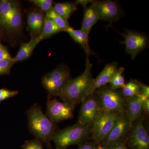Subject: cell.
I'll use <instances>...</instances> for the list:
<instances>
[{
  "label": "cell",
  "instance_id": "cell-34",
  "mask_svg": "<svg viewBox=\"0 0 149 149\" xmlns=\"http://www.w3.org/2000/svg\"><path fill=\"white\" fill-rule=\"evenodd\" d=\"M141 92L140 94L146 97L149 98V87L148 85L141 83Z\"/></svg>",
  "mask_w": 149,
  "mask_h": 149
},
{
  "label": "cell",
  "instance_id": "cell-31",
  "mask_svg": "<svg viewBox=\"0 0 149 149\" xmlns=\"http://www.w3.org/2000/svg\"><path fill=\"white\" fill-rule=\"evenodd\" d=\"M137 96L142 100L143 106L144 111L148 114L149 112V99L141 94L137 95Z\"/></svg>",
  "mask_w": 149,
  "mask_h": 149
},
{
  "label": "cell",
  "instance_id": "cell-28",
  "mask_svg": "<svg viewBox=\"0 0 149 149\" xmlns=\"http://www.w3.org/2000/svg\"><path fill=\"white\" fill-rule=\"evenodd\" d=\"M43 143L35 138L32 140L27 141L22 146V149H44Z\"/></svg>",
  "mask_w": 149,
  "mask_h": 149
},
{
  "label": "cell",
  "instance_id": "cell-19",
  "mask_svg": "<svg viewBox=\"0 0 149 149\" xmlns=\"http://www.w3.org/2000/svg\"><path fill=\"white\" fill-rule=\"evenodd\" d=\"M17 3L15 1H0V27L5 28Z\"/></svg>",
  "mask_w": 149,
  "mask_h": 149
},
{
  "label": "cell",
  "instance_id": "cell-16",
  "mask_svg": "<svg viewBox=\"0 0 149 149\" xmlns=\"http://www.w3.org/2000/svg\"><path fill=\"white\" fill-rule=\"evenodd\" d=\"M99 19L98 15L95 6V1H94L91 5L85 9L81 30L89 35L93 26Z\"/></svg>",
  "mask_w": 149,
  "mask_h": 149
},
{
  "label": "cell",
  "instance_id": "cell-15",
  "mask_svg": "<svg viewBox=\"0 0 149 149\" xmlns=\"http://www.w3.org/2000/svg\"><path fill=\"white\" fill-rule=\"evenodd\" d=\"M45 17L42 12L35 10L30 12L27 16V23L33 36H38L42 30Z\"/></svg>",
  "mask_w": 149,
  "mask_h": 149
},
{
  "label": "cell",
  "instance_id": "cell-27",
  "mask_svg": "<svg viewBox=\"0 0 149 149\" xmlns=\"http://www.w3.org/2000/svg\"><path fill=\"white\" fill-rule=\"evenodd\" d=\"M30 2L39 8L42 11L47 13L52 7V0H31Z\"/></svg>",
  "mask_w": 149,
  "mask_h": 149
},
{
  "label": "cell",
  "instance_id": "cell-3",
  "mask_svg": "<svg viewBox=\"0 0 149 149\" xmlns=\"http://www.w3.org/2000/svg\"><path fill=\"white\" fill-rule=\"evenodd\" d=\"M91 134V127L77 123L56 131L52 141L56 149H66L70 146L82 143Z\"/></svg>",
  "mask_w": 149,
  "mask_h": 149
},
{
  "label": "cell",
  "instance_id": "cell-23",
  "mask_svg": "<svg viewBox=\"0 0 149 149\" xmlns=\"http://www.w3.org/2000/svg\"><path fill=\"white\" fill-rule=\"evenodd\" d=\"M121 92L125 98L137 95L141 93V83L137 80H131L125 84Z\"/></svg>",
  "mask_w": 149,
  "mask_h": 149
},
{
  "label": "cell",
  "instance_id": "cell-25",
  "mask_svg": "<svg viewBox=\"0 0 149 149\" xmlns=\"http://www.w3.org/2000/svg\"><path fill=\"white\" fill-rule=\"evenodd\" d=\"M124 71V68H118L110 81L109 85L112 88L114 89H122L124 87L125 85V78L123 75Z\"/></svg>",
  "mask_w": 149,
  "mask_h": 149
},
{
  "label": "cell",
  "instance_id": "cell-33",
  "mask_svg": "<svg viewBox=\"0 0 149 149\" xmlns=\"http://www.w3.org/2000/svg\"><path fill=\"white\" fill-rule=\"evenodd\" d=\"M101 148L102 149H128L125 143L113 144L108 146Z\"/></svg>",
  "mask_w": 149,
  "mask_h": 149
},
{
  "label": "cell",
  "instance_id": "cell-36",
  "mask_svg": "<svg viewBox=\"0 0 149 149\" xmlns=\"http://www.w3.org/2000/svg\"><path fill=\"white\" fill-rule=\"evenodd\" d=\"M97 149H102V148H101L100 146H98V145H97Z\"/></svg>",
  "mask_w": 149,
  "mask_h": 149
},
{
  "label": "cell",
  "instance_id": "cell-9",
  "mask_svg": "<svg viewBox=\"0 0 149 149\" xmlns=\"http://www.w3.org/2000/svg\"><path fill=\"white\" fill-rule=\"evenodd\" d=\"M75 107L56 99L48 97L47 102L46 115L54 123L71 119L73 117Z\"/></svg>",
  "mask_w": 149,
  "mask_h": 149
},
{
  "label": "cell",
  "instance_id": "cell-11",
  "mask_svg": "<svg viewBox=\"0 0 149 149\" xmlns=\"http://www.w3.org/2000/svg\"><path fill=\"white\" fill-rule=\"evenodd\" d=\"M100 109L98 101L94 93L88 96L82 102L77 123L91 128Z\"/></svg>",
  "mask_w": 149,
  "mask_h": 149
},
{
  "label": "cell",
  "instance_id": "cell-30",
  "mask_svg": "<svg viewBox=\"0 0 149 149\" xmlns=\"http://www.w3.org/2000/svg\"><path fill=\"white\" fill-rule=\"evenodd\" d=\"M13 58L5 46L0 44V61Z\"/></svg>",
  "mask_w": 149,
  "mask_h": 149
},
{
  "label": "cell",
  "instance_id": "cell-2",
  "mask_svg": "<svg viewBox=\"0 0 149 149\" xmlns=\"http://www.w3.org/2000/svg\"><path fill=\"white\" fill-rule=\"evenodd\" d=\"M27 113L28 128L30 133L48 148H52L51 142L56 129L55 123L43 113L38 104H33Z\"/></svg>",
  "mask_w": 149,
  "mask_h": 149
},
{
  "label": "cell",
  "instance_id": "cell-20",
  "mask_svg": "<svg viewBox=\"0 0 149 149\" xmlns=\"http://www.w3.org/2000/svg\"><path fill=\"white\" fill-rule=\"evenodd\" d=\"M22 14L20 6L17 3L5 28L11 32H17L21 27Z\"/></svg>",
  "mask_w": 149,
  "mask_h": 149
},
{
  "label": "cell",
  "instance_id": "cell-14",
  "mask_svg": "<svg viewBox=\"0 0 149 149\" xmlns=\"http://www.w3.org/2000/svg\"><path fill=\"white\" fill-rule=\"evenodd\" d=\"M143 111V102L138 96L125 98V112L131 126Z\"/></svg>",
  "mask_w": 149,
  "mask_h": 149
},
{
  "label": "cell",
  "instance_id": "cell-10",
  "mask_svg": "<svg viewBox=\"0 0 149 149\" xmlns=\"http://www.w3.org/2000/svg\"><path fill=\"white\" fill-rule=\"evenodd\" d=\"M125 34H122L124 37L123 43L125 50L131 58L134 59L142 51L148 47L149 45L148 37L144 33L125 29Z\"/></svg>",
  "mask_w": 149,
  "mask_h": 149
},
{
  "label": "cell",
  "instance_id": "cell-24",
  "mask_svg": "<svg viewBox=\"0 0 149 149\" xmlns=\"http://www.w3.org/2000/svg\"><path fill=\"white\" fill-rule=\"evenodd\" d=\"M46 15L49 17L61 30L62 32H65L70 26L68 19H65L55 11L53 7H52Z\"/></svg>",
  "mask_w": 149,
  "mask_h": 149
},
{
  "label": "cell",
  "instance_id": "cell-29",
  "mask_svg": "<svg viewBox=\"0 0 149 149\" xmlns=\"http://www.w3.org/2000/svg\"><path fill=\"white\" fill-rule=\"evenodd\" d=\"M18 94L17 91H11L6 88L0 89V103L7 99L15 97Z\"/></svg>",
  "mask_w": 149,
  "mask_h": 149
},
{
  "label": "cell",
  "instance_id": "cell-6",
  "mask_svg": "<svg viewBox=\"0 0 149 149\" xmlns=\"http://www.w3.org/2000/svg\"><path fill=\"white\" fill-rule=\"evenodd\" d=\"M119 113L111 112L100 109L91 128V139L98 145L110 132Z\"/></svg>",
  "mask_w": 149,
  "mask_h": 149
},
{
  "label": "cell",
  "instance_id": "cell-8",
  "mask_svg": "<svg viewBox=\"0 0 149 149\" xmlns=\"http://www.w3.org/2000/svg\"><path fill=\"white\" fill-rule=\"evenodd\" d=\"M145 118L141 116L130 128L126 141L131 149H149V137L144 126Z\"/></svg>",
  "mask_w": 149,
  "mask_h": 149
},
{
  "label": "cell",
  "instance_id": "cell-12",
  "mask_svg": "<svg viewBox=\"0 0 149 149\" xmlns=\"http://www.w3.org/2000/svg\"><path fill=\"white\" fill-rule=\"evenodd\" d=\"M95 6L100 19L110 22H116L123 15L120 6L115 1H95Z\"/></svg>",
  "mask_w": 149,
  "mask_h": 149
},
{
  "label": "cell",
  "instance_id": "cell-21",
  "mask_svg": "<svg viewBox=\"0 0 149 149\" xmlns=\"http://www.w3.org/2000/svg\"><path fill=\"white\" fill-rule=\"evenodd\" d=\"M75 3L64 2L56 3L53 8L60 15L66 19L70 17L72 14L77 10Z\"/></svg>",
  "mask_w": 149,
  "mask_h": 149
},
{
  "label": "cell",
  "instance_id": "cell-4",
  "mask_svg": "<svg viewBox=\"0 0 149 149\" xmlns=\"http://www.w3.org/2000/svg\"><path fill=\"white\" fill-rule=\"evenodd\" d=\"M94 94L98 101L101 109L111 112L125 111V98L120 90L106 85L96 90Z\"/></svg>",
  "mask_w": 149,
  "mask_h": 149
},
{
  "label": "cell",
  "instance_id": "cell-18",
  "mask_svg": "<svg viewBox=\"0 0 149 149\" xmlns=\"http://www.w3.org/2000/svg\"><path fill=\"white\" fill-rule=\"evenodd\" d=\"M41 41L39 36H33L29 42L23 44L16 56L13 58L15 63L22 61L29 57L35 47Z\"/></svg>",
  "mask_w": 149,
  "mask_h": 149
},
{
  "label": "cell",
  "instance_id": "cell-13",
  "mask_svg": "<svg viewBox=\"0 0 149 149\" xmlns=\"http://www.w3.org/2000/svg\"><path fill=\"white\" fill-rule=\"evenodd\" d=\"M118 66V63L116 61L107 64L97 77L93 79L86 97L93 95L96 90L109 83L113 75L117 70Z\"/></svg>",
  "mask_w": 149,
  "mask_h": 149
},
{
  "label": "cell",
  "instance_id": "cell-5",
  "mask_svg": "<svg viewBox=\"0 0 149 149\" xmlns=\"http://www.w3.org/2000/svg\"><path fill=\"white\" fill-rule=\"evenodd\" d=\"M71 79L68 67L61 65L43 76L42 83L49 96L58 97L68 81Z\"/></svg>",
  "mask_w": 149,
  "mask_h": 149
},
{
  "label": "cell",
  "instance_id": "cell-26",
  "mask_svg": "<svg viewBox=\"0 0 149 149\" xmlns=\"http://www.w3.org/2000/svg\"><path fill=\"white\" fill-rule=\"evenodd\" d=\"M15 63L13 58L0 61V75L9 74L11 68Z\"/></svg>",
  "mask_w": 149,
  "mask_h": 149
},
{
  "label": "cell",
  "instance_id": "cell-35",
  "mask_svg": "<svg viewBox=\"0 0 149 149\" xmlns=\"http://www.w3.org/2000/svg\"><path fill=\"white\" fill-rule=\"evenodd\" d=\"M93 1H91V0H77L76 1L75 3L77 6L79 4L81 5L85 8H86V6L88 4L90 3H93Z\"/></svg>",
  "mask_w": 149,
  "mask_h": 149
},
{
  "label": "cell",
  "instance_id": "cell-1",
  "mask_svg": "<svg viewBox=\"0 0 149 149\" xmlns=\"http://www.w3.org/2000/svg\"><path fill=\"white\" fill-rule=\"evenodd\" d=\"M92 65L87 58L84 72L74 79H70L59 95L58 97L63 102L75 107L86 97L94 79L92 74Z\"/></svg>",
  "mask_w": 149,
  "mask_h": 149
},
{
  "label": "cell",
  "instance_id": "cell-17",
  "mask_svg": "<svg viewBox=\"0 0 149 149\" xmlns=\"http://www.w3.org/2000/svg\"><path fill=\"white\" fill-rule=\"evenodd\" d=\"M65 32L68 33L76 42L81 46L86 53L87 58H88L89 56L95 54L89 46L88 35L83 32V30L74 29L72 27H70Z\"/></svg>",
  "mask_w": 149,
  "mask_h": 149
},
{
  "label": "cell",
  "instance_id": "cell-32",
  "mask_svg": "<svg viewBox=\"0 0 149 149\" xmlns=\"http://www.w3.org/2000/svg\"><path fill=\"white\" fill-rule=\"evenodd\" d=\"M97 145L93 142H86L80 144L78 149H97Z\"/></svg>",
  "mask_w": 149,
  "mask_h": 149
},
{
  "label": "cell",
  "instance_id": "cell-7",
  "mask_svg": "<svg viewBox=\"0 0 149 149\" xmlns=\"http://www.w3.org/2000/svg\"><path fill=\"white\" fill-rule=\"evenodd\" d=\"M131 127L125 111L119 113L110 132L98 146L104 148L113 144L125 143Z\"/></svg>",
  "mask_w": 149,
  "mask_h": 149
},
{
  "label": "cell",
  "instance_id": "cell-22",
  "mask_svg": "<svg viewBox=\"0 0 149 149\" xmlns=\"http://www.w3.org/2000/svg\"><path fill=\"white\" fill-rule=\"evenodd\" d=\"M61 32V30L54 23V22L46 15L42 30L39 37L42 41Z\"/></svg>",
  "mask_w": 149,
  "mask_h": 149
}]
</instances>
